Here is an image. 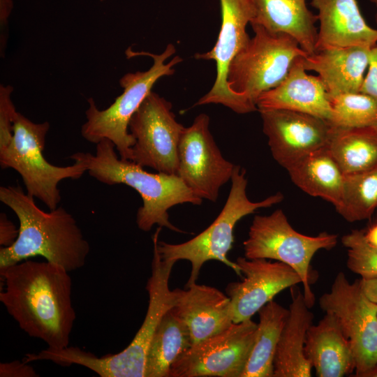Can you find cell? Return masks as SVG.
<instances>
[{"label": "cell", "instance_id": "obj_1", "mask_svg": "<svg viewBox=\"0 0 377 377\" xmlns=\"http://www.w3.org/2000/svg\"><path fill=\"white\" fill-rule=\"evenodd\" d=\"M68 272L48 261L25 260L0 267L1 302L23 331L47 348L69 346L76 313Z\"/></svg>", "mask_w": 377, "mask_h": 377}, {"label": "cell", "instance_id": "obj_2", "mask_svg": "<svg viewBox=\"0 0 377 377\" xmlns=\"http://www.w3.org/2000/svg\"><path fill=\"white\" fill-rule=\"evenodd\" d=\"M0 200L13 210L20 223L15 242L1 247L0 267L42 256L68 272L82 268L90 251L74 217L64 207L46 212L20 186H1Z\"/></svg>", "mask_w": 377, "mask_h": 377}, {"label": "cell", "instance_id": "obj_3", "mask_svg": "<svg viewBox=\"0 0 377 377\" xmlns=\"http://www.w3.org/2000/svg\"><path fill=\"white\" fill-rule=\"evenodd\" d=\"M96 152H77L69 156L87 168L90 176L108 184H125L141 196L142 205L136 214V224L142 231H149L154 225L183 232L171 223L168 210L184 203L200 205L202 199L196 195L177 175L151 173L130 160L118 157L114 143L108 139L98 142Z\"/></svg>", "mask_w": 377, "mask_h": 377}, {"label": "cell", "instance_id": "obj_4", "mask_svg": "<svg viewBox=\"0 0 377 377\" xmlns=\"http://www.w3.org/2000/svg\"><path fill=\"white\" fill-rule=\"evenodd\" d=\"M161 230L158 227L152 236L151 274L146 286L149 295L147 311L130 344L118 353L102 357L76 346L61 349L47 348L35 353L36 360H49L63 367L81 365L101 377H145L146 356L154 332L163 316L174 306L168 281L176 262L163 259L158 251L157 242Z\"/></svg>", "mask_w": 377, "mask_h": 377}, {"label": "cell", "instance_id": "obj_5", "mask_svg": "<svg viewBox=\"0 0 377 377\" xmlns=\"http://www.w3.org/2000/svg\"><path fill=\"white\" fill-rule=\"evenodd\" d=\"M176 52L169 43L161 54L135 52L128 49V58L140 55L149 56L153 59L151 68L145 71L125 74L119 80L123 92L107 108L100 110L94 100H87L89 107L85 112L86 121L81 127V135L87 141L97 144L103 139L112 141L119 157L131 161V148L135 140L128 130L129 121L146 97L152 91L155 83L162 77L175 73L174 66L182 61L179 56L165 61Z\"/></svg>", "mask_w": 377, "mask_h": 377}, {"label": "cell", "instance_id": "obj_6", "mask_svg": "<svg viewBox=\"0 0 377 377\" xmlns=\"http://www.w3.org/2000/svg\"><path fill=\"white\" fill-rule=\"evenodd\" d=\"M246 170L239 165L235 166L226 202L216 219L204 231L181 244H169L158 239L157 248L163 259L175 262L186 260L191 263V274L185 287L196 282L202 266L211 260L223 263L242 276L237 263L228 258L237 223L256 209L269 207L283 199L282 193L278 192L261 201H251L246 195Z\"/></svg>", "mask_w": 377, "mask_h": 377}, {"label": "cell", "instance_id": "obj_7", "mask_svg": "<svg viewBox=\"0 0 377 377\" xmlns=\"http://www.w3.org/2000/svg\"><path fill=\"white\" fill-rule=\"evenodd\" d=\"M251 25L254 36L231 61L227 82L253 112L258 110V97L283 81L295 59L308 54L291 36Z\"/></svg>", "mask_w": 377, "mask_h": 377}, {"label": "cell", "instance_id": "obj_8", "mask_svg": "<svg viewBox=\"0 0 377 377\" xmlns=\"http://www.w3.org/2000/svg\"><path fill=\"white\" fill-rule=\"evenodd\" d=\"M48 121L36 124L17 112L13 124V138L0 150L2 168H13L21 176L27 193L42 201L50 210L61 201L59 183L66 179H80L86 166L80 161L68 166L50 163L43 156Z\"/></svg>", "mask_w": 377, "mask_h": 377}, {"label": "cell", "instance_id": "obj_9", "mask_svg": "<svg viewBox=\"0 0 377 377\" xmlns=\"http://www.w3.org/2000/svg\"><path fill=\"white\" fill-rule=\"evenodd\" d=\"M337 244L335 234L324 232L308 236L298 232L279 209L269 215L254 216L243 246L244 257L248 259L275 260L293 268L301 278L304 297L311 309L315 303L311 288L314 279L311 261L317 251L330 250Z\"/></svg>", "mask_w": 377, "mask_h": 377}, {"label": "cell", "instance_id": "obj_10", "mask_svg": "<svg viewBox=\"0 0 377 377\" xmlns=\"http://www.w3.org/2000/svg\"><path fill=\"white\" fill-rule=\"evenodd\" d=\"M319 304L336 318L348 339L355 360V376L361 377L377 364V304L366 295L360 279L350 283L340 272Z\"/></svg>", "mask_w": 377, "mask_h": 377}, {"label": "cell", "instance_id": "obj_11", "mask_svg": "<svg viewBox=\"0 0 377 377\" xmlns=\"http://www.w3.org/2000/svg\"><path fill=\"white\" fill-rule=\"evenodd\" d=\"M184 128L177 121L172 103L151 91L129 121V132L135 140L131 161L158 172L177 175L178 148Z\"/></svg>", "mask_w": 377, "mask_h": 377}, {"label": "cell", "instance_id": "obj_12", "mask_svg": "<svg viewBox=\"0 0 377 377\" xmlns=\"http://www.w3.org/2000/svg\"><path fill=\"white\" fill-rule=\"evenodd\" d=\"M257 329L251 319L232 323L191 346L172 365L170 377H241Z\"/></svg>", "mask_w": 377, "mask_h": 377}, {"label": "cell", "instance_id": "obj_13", "mask_svg": "<svg viewBox=\"0 0 377 377\" xmlns=\"http://www.w3.org/2000/svg\"><path fill=\"white\" fill-rule=\"evenodd\" d=\"M209 126V117L202 113L184 128L178 148L177 175L196 195L215 202L221 186L231 179L235 165L223 156Z\"/></svg>", "mask_w": 377, "mask_h": 377}, {"label": "cell", "instance_id": "obj_14", "mask_svg": "<svg viewBox=\"0 0 377 377\" xmlns=\"http://www.w3.org/2000/svg\"><path fill=\"white\" fill-rule=\"evenodd\" d=\"M221 25L213 48L197 53V59L214 60L216 76L212 89L195 105L221 104L238 114L251 110L229 89L227 77L229 66L237 54L250 39L246 26L254 17L252 0H220Z\"/></svg>", "mask_w": 377, "mask_h": 377}, {"label": "cell", "instance_id": "obj_15", "mask_svg": "<svg viewBox=\"0 0 377 377\" xmlns=\"http://www.w3.org/2000/svg\"><path fill=\"white\" fill-rule=\"evenodd\" d=\"M258 111L272 155L286 169L328 145L333 127L324 119L283 109Z\"/></svg>", "mask_w": 377, "mask_h": 377}, {"label": "cell", "instance_id": "obj_16", "mask_svg": "<svg viewBox=\"0 0 377 377\" xmlns=\"http://www.w3.org/2000/svg\"><path fill=\"white\" fill-rule=\"evenodd\" d=\"M235 263L244 277L242 281L229 283L226 289L230 299L235 323L251 319L277 294L302 283L298 274L279 261L238 257Z\"/></svg>", "mask_w": 377, "mask_h": 377}, {"label": "cell", "instance_id": "obj_17", "mask_svg": "<svg viewBox=\"0 0 377 377\" xmlns=\"http://www.w3.org/2000/svg\"><path fill=\"white\" fill-rule=\"evenodd\" d=\"M172 291V308L187 325L193 345L233 323L230 299L219 289L194 283Z\"/></svg>", "mask_w": 377, "mask_h": 377}, {"label": "cell", "instance_id": "obj_18", "mask_svg": "<svg viewBox=\"0 0 377 377\" xmlns=\"http://www.w3.org/2000/svg\"><path fill=\"white\" fill-rule=\"evenodd\" d=\"M304 57L295 59L283 81L258 97V110H288L330 120L332 109L329 95L318 76L306 73Z\"/></svg>", "mask_w": 377, "mask_h": 377}, {"label": "cell", "instance_id": "obj_19", "mask_svg": "<svg viewBox=\"0 0 377 377\" xmlns=\"http://www.w3.org/2000/svg\"><path fill=\"white\" fill-rule=\"evenodd\" d=\"M310 4L319 22L315 52L377 45V29L366 22L356 0H311Z\"/></svg>", "mask_w": 377, "mask_h": 377}, {"label": "cell", "instance_id": "obj_20", "mask_svg": "<svg viewBox=\"0 0 377 377\" xmlns=\"http://www.w3.org/2000/svg\"><path fill=\"white\" fill-rule=\"evenodd\" d=\"M371 47L350 46L324 49L304 57L306 71L318 73L329 96L358 93L368 67Z\"/></svg>", "mask_w": 377, "mask_h": 377}, {"label": "cell", "instance_id": "obj_21", "mask_svg": "<svg viewBox=\"0 0 377 377\" xmlns=\"http://www.w3.org/2000/svg\"><path fill=\"white\" fill-rule=\"evenodd\" d=\"M304 353L318 377H342L355 370L351 344L330 313L309 328Z\"/></svg>", "mask_w": 377, "mask_h": 377}, {"label": "cell", "instance_id": "obj_22", "mask_svg": "<svg viewBox=\"0 0 377 377\" xmlns=\"http://www.w3.org/2000/svg\"><path fill=\"white\" fill-rule=\"evenodd\" d=\"M290 294L288 316L274 355L273 377H310L312 367L305 355L304 344L313 313L297 285L290 288Z\"/></svg>", "mask_w": 377, "mask_h": 377}, {"label": "cell", "instance_id": "obj_23", "mask_svg": "<svg viewBox=\"0 0 377 377\" xmlns=\"http://www.w3.org/2000/svg\"><path fill=\"white\" fill-rule=\"evenodd\" d=\"M254 17L251 24H258L276 33L293 37L308 54L315 52L318 29L317 15L306 6V0H252Z\"/></svg>", "mask_w": 377, "mask_h": 377}, {"label": "cell", "instance_id": "obj_24", "mask_svg": "<svg viewBox=\"0 0 377 377\" xmlns=\"http://www.w3.org/2000/svg\"><path fill=\"white\" fill-rule=\"evenodd\" d=\"M286 170L293 182L301 190L330 202L337 212L340 209L345 175L328 146L306 155Z\"/></svg>", "mask_w": 377, "mask_h": 377}, {"label": "cell", "instance_id": "obj_25", "mask_svg": "<svg viewBox=\"0 0 377 377\" xmlns=\"http://www.w3.org/2000/svg\"><path fill=\"white\" fill-rule=\"evenodd\" d=\"M192 345L187 325L170 308L163 316L151 339L145 377H170L171 365Z\"/></svg>", "mask_w": 377, "mask_h": 377}, {"label": "cell", "instance_id": "obj_26", "mask_svg": "<svg viewBox=\"0 0 377 377\" xmlns=\"http://www.w3.org/2000/svg\"><path fill=\"white\" fill-rule=\"evenodd\" d=\"M258 313L253 345L241 377H273L274 355L288 309L272 300Z\"/></svg>", "mask_w": 377, "mask_h": 377}, {"label": "cell", "instance_id": "obj_27", "mask_svg": "<svg viewBox=\"0 0 377 377\" xmlns=\"http://www.w3.org/2000/svg\"><path fill=\"white\" fill-rule=\"evenodd\" d=\"M332 127L327 146L345 175L377 166V126Z\"/></svg>", "mask_w": 377, "mask_h": 377}, {"label": "cell", "instance_id": "obj_28", "mask_svg": "<svg viewBox=\"0 0 377 377\" xmlns=\"http://www.w3.org/2000/svg\"><path fill=\"white\" fill-rule=\"evenodd\" d=\"M377 208V166L344 177L342 205L337 212L353 223L371 218Z\"/></svg>", "mask_w": 377, "mask_h": 377}, {"label": "cell", "instance_id": "obj_29", "mask_svg": "<svg viewBox=\"0 0 377 377\" xmlns=\"http://www.w3.org/2000/svg\"><path fill=\"white\" fill-rule=\"evenodd\" d=\"M332 114L330 124L337 128L377 126V103L369 96L346 93L329 96Z\"/></svg>", "mask_w": 377, "mask_h": 377}, {"label": "cell", "instance_id": "obj_30", "mask_svg": "<svg viewBox=\"0 0 377 377\" xmlns=\"http://www.w3.org/2000/svg\"><path fill=\"white\" fill-rule=\"evenodd\" d=\"M347 248L346 265L349 270L368 280L377 277V247L371 244L364 230H353L341 238Z\"/></svg>", "mask_w": 377, "mask_h": 377}, {"label": "cell", "instance_id": "obj_31", "mask_svg": "<svg viewBox=\"0 0 377 377\" xmlns=\"http://www.w3.org/2000/svg\"><path fill=\"white\" fill-rule=\"evenodd\" d=\"M13 88L0 87V150L6 147L13 138V124L17 111L11 100Z\"/></svg>", "mask_w": 377, "mask_h": 377}, {"label": "cell", "instance_id": "obj_32", "mask_svg": "<svg viewBox=\"0 0 377 377\" xmlns=\"http://www.w3.org/2000/svg\"><path fill=\"white\" fill-rule=\"evenodd\" d=\"M367 68L360 92L369 96L377 103V45L370 50Z\"/></svg>", "mask_w": 377, "mask_h": 377}, {"label": "cell", "instance_id": "obj_33", "mask_svg": "<svg viewBox=\"0 0 377 377\" xmlns=\"http://www.w3.org/2000/svg\"><path fill=\"white\" fill-rule=\"evenodd\" d=\"M1 377H36V371L28 363L15 360L0 364Z\"/></svg>", "mask_w": 377, "mask_h": 377}, {"label": "cell", "instance_id": "obj_34", "mask_svg": "<svg viewBox=\"0 0 377 377\" xmlns=\"http://www.w3.org/2000/svg\"><path fill=\"white\" fill-rule=\"evenodd\" d=\"M19 230L10 221L6 214H0V245L7 247L12 245L18 236Z\"/></svg>", "mask_w": 377, "mask_h": 377}, {"label": "cell", "instance_id": "obj_35", "mask_svg": "<svg viewBox=\"0 0 377 377\" xmlns=\"http://www.w3.org/2000/svg\"><path fill=\"white\" fill-rule=\"evenodd\" d=\"M360 283L366 295L377 304V277L368 280L360 279Z\"/></svg>", "mask_w": 377, "mask_h": 377}, {"label": "cell", "instance_id": "obj_36", "mask_svg": "<svg viewBox=\"0 0 377 377\" xmlns=\"http://www.w3.org/2000/svg\"><path fill=\"white\" fill-rule=\"evenodd\" d=\"M10 4H12L11 0H1V25L4 27L6 26L7 20L10 14V11L12 7H10Z\"/></svg>", "mask_w": 377, "mask_h": 377}, {"label": "cell", "instance_id": "obj_37", "mask_svg": "<svg viewBox=\"0 0 377 377\" xmlns=\"http://www.w3.org/2000/svg\"><path fill=\"white\" fill-rule=\"evenodd\" d=\"M365 235L368 242L377 247V224L369 228L367 232H365Z\"/></svg>", "mask_w": 377, "mask_h": 377}, {"label": "cell", "instance_id": "obj_38", "mask_svg": "<svg viewBox=\"0 0 377 377\" xmlns=\"http://www.w3.org/2000/svg\"><path fill=\"white\" fill-rule=\"evenodd\" d=\"M361 377H377V364L364 373Z\"/></svg>", "mask_w": 377, "mask_h": 377}, {"label": "cell", "instance_id": "obj_39", "mask_svg": "<svg viewBox=\"0 0 377 377\" xmlns=\"http://www.w3.org/2000/svg\"><path fill=\"white\" fill-rule=\"evenodd\" d=\"M370 2H371L373 4H374L375 7L376 8V13L375 15V20L377 23V0H369Z\"/></svg>", "mask_w": 377, "mask_h": 377}, {"label": "cell", "instance_id": "obj_40", "mask_svg": "<svg viewBox=\"0 0 377 377\" xmlns=\"http://www.w3.org/2000/svg\"><path fill=\"white\" fill-rule=\"evenodd\" d=\"M101 1H105V0H100Z\"/></svg>", "mask_w": 377, "mask_h": 377}]
</instances>
